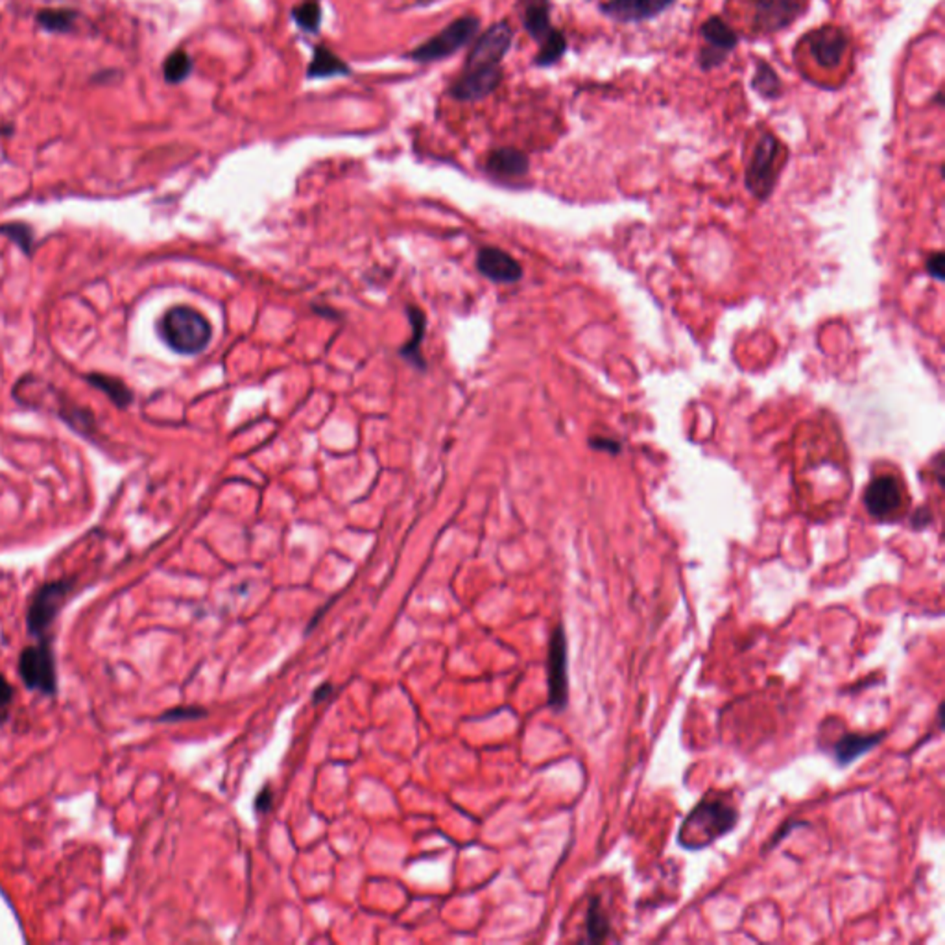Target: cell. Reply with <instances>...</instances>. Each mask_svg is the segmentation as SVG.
Segmentation results:
<instances>
[{
  "label": "cell",
  "instance_id": "obj_1",
  "mask_svg": "<svg viewBox=\"0 0 945 945\" xmlns=\"http://www.w3.org/2000/svg\"><path fill=\"white\" fill-rule=\"evenodd\" d=\"M738 820L735 807L715 796H706L689 812L678 833V844L687 849H702L727 835Z\"/></svg>",
  "mask_w": 945,
  "mask_h": 945
},
{
  "label": "cell",
  "instance_id": "obj_2",
  "mask_svg": "<svg viewBox=\"0 0 945 945\" xmlns=\"http://www.w3.org/2000/svg\"><path fill=\"white\" fill-rule=\"evenodd\" d=\"M159 333L172 351L180 355H196L209 346L213 327L209 320L196 309L178 305L162 314Z\"/></svg>",
  "mask_w": 945,
  "mask_h": 945
},
{
  "label": "cell",
  "instance_id": "obj_3",
  "mask_svg": "<svg viewBox=\"0 0 945 945\" xmlns=\"http://www.w3.org/2000/svg\"><path fill=\"white\" fill-rule=\"evenodd\" d=\"M750 35H772L789 28L807 8L809 0H729Z\"/></svg>",
  "mask_w": 945,
  "mask_h": 945
},
{
  "label": "cell",
  "instance_id": "obj_4",
  "mask_svg": "<svg viewBox=\"0 0 945 945\" xmlns=\"http://www.w3.org/2000/svg\"><path fill=\"white\" fill-rule=\"evenodd\" d=\"M849 35L838 26H820L800 43V56L820 72L838 74L849 56Z\"/></svg>",
  "mask_w": 945,
  "mask_h": 945
},
{
  "label": "cell",
  "instance_id": "obj_5",
  "mask_svg": "<svg viewBox=\"0 0 945 945\" xmlns=\"http://www.w3.org/2000/svg\"><path fill=\"white\" fill-rule=\"evenodd\" d=\"M521 3L524 30L540 43L536 63L542 67L556 63L567 51V41L565 35L551 24L549 0H521Z\"/></svg>",
  "mask_w": 945,
  "mask_h": 945
},
{
  "label": "cell",
  "instance_id": "obj_6",
  "mask_svg": "<svg viewBox=\"0 0 945 945\" xmlns=\"http://www.w3.org/2000/svg\"><path fill=\"white\" fill-rule=\"evenodd\" d=\"M783 164V146L777 137L764 132L757 137L752 148V157L746 169V185L757 198H766L779 176Z\"/></svg>",
  "mask_w": 945,
  "mask_h": 945
},
{
  "label": "cell",
  "instance_id": "obj_7",
  "mask_svg": "<svg viewBox=\"0 0 945 945\" xmlns=\"http://www.w3.org/2000/svg\"><path fill=\"white\" fill-rule=\"evenodd\" d=\"M480 28V21L473 15H466L445 26L440 33L425 41L410 58L416 61H438L466 47Z\"/></svg>",
  "mask_w": 945,
  "mask_h": 945
},
{
  "label": "cell",
  "instance_id": "obj_8",
  "mask_svg": "<svg viewBox=\"0 0 945 945\" xmlns=\"http://www.w3.org/2000/svg\"><path fill=\"white\" fill-rule=\"evenodd\" d=\"M514 30L508 23L489 26L477 41L468 56L466 69H501V61L510 51Z\"/></svg>",
  "mask_w": 945,
  "mask_h": 945
},
{
  "label": "cell",
  "instance_id": "obj_9",
  "mask_svg": "<svg viewBox=\"0 0 945 945\" xmlns=\"http://www.w3.org/2000/svg\"><path fill=\"white\" fill-rule=\"evenodd\" d=\"M549 706L554 711H563L569 702V676H567V637L561 625H558L549 643Z\"/></svg>",
  "mask_w": 945,
  "mask_h": 945
},
{
  "label": "cell",
  "instance_id": "obj_10",
  "mask_svg": "<svg viewBox=\"0 0 945 945\" xmlns=\"http://www.w3.org/2000/svg\"><path fill=\"white\" fill-rule=\"evenodd\" d=\"M700 33L704 39V47L698 54V60H700V65L706 70L722 65L738 43V35L720 17L708 19L700 28Z\"/></svg>",
  "mask_w": 945,
  "mask_h": 945
},
{
  "label": "cell",
  "instance_id": "obj_11",
  "mask_svg": "<svg viewBox=\"0 0 945 945\" xmlns=\"http://www.w3.org/2000/svg\"><path fill=\"white\" fill-rule=\"evenodd\" d=\"M19 672L30 689L52 694L56 690L54 657L49 646H30L21 653Z\"/></svg>",
  "mask_w": 945,
  "mask_h": 945
},
{
  "label": "cell",
  "instance_id": "obj_12",
  "mask_svg": "<svg viewBox=\"0 0 945 945\" xmlns=\"http://www.w3.org/2000/svg\"><path fill=\"white\" fill-rule=\"evenodd\" d=\"M69 589L67 582H52L33 595L28 609V628L33 635H41L52 625Z\"/></svg>",
  "mask_w": 945,
  "mask_h": 945
},
{
  "label": "cell",
  "instance_id": "obj_13",
  "mask_svg": "<svg viewBox=\"0 0 945 945\" xmlns=\"http://www.w3.org/2000/svg\"><path fill=\"white\" fill-rule=\"evenodd\" d=\"M501 69H464L453 88H450V95L457 100L466 102L482 100L497 89V86L501 84Z\"/></svg>",
  "mask_w": 945,
  "mask_h": 945
},
{
  "label": "cell",
  "instance_id": "obj_14",
  "mask_svg": "<svg viewBox=\"0 0 945 945\" xmlns=\"http://www.w3.org/2000/svg\"><path fill=\"white\" fill-rule=\"evenodd\" d=\"M674 3L676 0H607L600 10L613 21L641 23L663 14Z\"/></svg>",
  "mask_w": 945,
  "mask_h": 945
},
{
  "label": "cell",
  "instance_id": "obj_15",
  "mask_svg": "<svg viewBox=\"0 0 945 945\" xmlns=\"http://www.w3.org/2000/svg\"><path fill=\"white\" fill-rule=\"evenodd\" d=\"M866 510L877 517L886 519L901 506V486L894 477H877L870 482L865 493Z\"/></svg>",
  "mask_w": 945,
  "mask_h": 945
},
{
  "label": "cell",
  "instance_id": "obj_16",
  "mask_svg": "<svg viewBox=\"0 0 945 945\" xmlns=\"http://www.w3.org/2000/svg\"><path fill=\"white\" fill-rule=\"evenodd\" d=\"M480 273L496 283H515L523 277L521 264L505 250L482 248L477 257Z\"/></svg>",
  "mask_w": 945,
  "mask_h": 945
},
{
  "label": "cell",
  "instance_id": "obj_17",
  "mask_svg": "<svg viewBox=\"0 0 945 945\" xmlns=\"http://www.w3.org/2000/svg\"><path fill=\"white\" fill-rule=\"evenodd\" d=\"M885 737V731L874 733V735H858V733H848L842 735L838 741L833 745V757L838 766H849L858 757L868 754L876 746L881 745Z\"/></svg>",
  "mask_w": 945,
  "mask_h": 945
},
{
  "label": "cell",
  "instance_id": "obj_18",
  "mask_svg": "<svg viewBox=\"0 0 945 945\" xmlns=\"http://www.w3.org/2000/svg\"><path fill=\"white\" fill-rule=\"evenodd\" d=\"M487 171L501 178H519L528 171V159L515 148H499L489 153Z\"/></svg>",
  "mask_w": 945,
  "mask_h": 945
},
{
  "label": "cell",
  "instance_id": "obj_19",
  "mask_svg": "<svg viewBox=\"0 0 945 945\" xmlns=\"http://www.w3.org/2000/svg\"><path fill=\"white\" fill-rule=\"evenodd\" d=\"M408 316H410V323H412V338H410L403 349H401V355L410 362L414 364L416 367H425V358L422 355V342H423V337H425V325H427V320H425V314L423 310H420L418 307H408Z\"/></svg>",
  "mask_w": 945,
  "mask_h": 945
},
{
  "label": "cell",
  "instance_id": "obj_20",
  "mask_svg": "<svg viewBox=\"0 0 945 945\" xmlns=\"http://www.w3.org/2000/svg\"><path fill=\"white\" fill-rule=\"evenodd\" d=\"M611 931V925H609V916L607 913L604 911L602 907V901L598 895H593L589 899V905H588V913H586V941H591V943H600L607 938Z\"/></svg>",
  "mask_w": 945,
  "mask_h": 945
},
{
  "label": "cell",
  "instance_id": "obj_21",
  "mask_svg": "<svg viewBox=\"0 0 945 945\" xmlns=\"http://www.w3.org/2000/svg\"><path fill=\"white\" fill-rule=\"evenodd\" d=\"M88 383H91L95 388H98L102 394H106L118 408H126L134 395L132 392L128 390V386L122 383L120 379H115V377H109V375H102V374H91L88 375Z\"/></svg>",
  "mask_w": 945,
  "mask_h": 945
},
{
  "label": "cell",
  "instance_id": "obj_22",
  "mask_svg": "<svg viewBox=\"0 0 945 945\" xmlns=\"http://www.w3.org/2000/svg\"><path fill=\"white\" fill-rule=\"evenodd\" d=\"M349 72V69L325 47H318L309 65V78H329Z\"/></svg>",
  "mask_w": 945,
  "mask_h": 945
},
{
  "label": "cell",
  "instance_id": "obj_23",
  "mask_svg": "<svg viewBox=\"0 0 945 945\" xmlns=\"http://www.w3.org/2000/svg\"><path fill=\"white\" fill-rule=\"evenodd\" d=\"M755 74L752 79V86L757 93H761L764 98H777L782 95V81H779L777 74L770 65H766L763 60L755 61Z\"/></svg>",
  "mask_w": 945,
  "mask_h": 945
},
{
  "label": "cell",
  "instance_id": "obj_24",
  "mask_svg": "<svg viewBox=\"0 0 945 945\" xmlns=\"http://www.w3.org/2000/svg\"><path fill=\"white\" fill-rule=\"evenodd\" d=\"M190 70H192V60L185 51L172 52L162 67L164 79H167L169 84H180V81L189 78Z\"/></svg>",
  "mask_w": 945,
  "mask_h": 945
},
{
  "label": "cell",
  "instance_id": "obj_25",
  "mask_svg": "<svg viewBox=\"0 0 945 945\" xmlns=\"http://www.w3.org/2000/svg\"><path fill=\"white\" fill-rule=\"evenodd\" d=\"M76 21V14L67 8L60 10H41L37 14V23L49 32H69Z\"/></svg>",
  "mask_w": 945,
  "mask_h": 945
},
{
  "label": "cell",
  "instance_id": "obj_26",
  "mask_svg": "<svg viewBox=\"0 0 945 945\" xmlns=\"http://www.w3.org/2000/svg\"><path fill=\"white\" fill-rule=\"evenodd\" d=\"M0 233L6 235L8 238H12L17 246H21L24 254H32V246H33V236H32V229L24 224H6V226H0Z\"/></svg>",
  "mask_w": 945,
  "mask_h": 945
},
{
  "label": "cell",
  "instance_id": "obj_27",
  "mask_svg": "<svg viewBox=\"0 0 945 945\" xmlns=\"http://www.w3.org/2000/svg\"><path fill=\"white\" fill-rule=\"evenodd\" d=\"M292 15L296 23L307 32H316L320 26V6L316 3H303L301 6L294 8Z\"/></svg>",
  "mask_w": 945,
  "mask_h": 945
},
{
  "label": "cell",
  "instance_id": "obj_28",
  "mask_svg": "<svg viewBox=\"0 0 945 945\" xmlns=\"http://www.w3.org/2000/svg\"><path fill=\"white\" fill-rule=\"evenodd\" d=\"M208 713H205L201 708H178V709H172L169 713H164L162 717H159L161 722H178V720H192V718H199V717H205Z\"/></svg>",
  "mask_w": 945,
  "mask_h": 945
},
{
  "label": "cell",
  "instance_id": "obj_29",
  "mask_svg": "<svg viewBox=\"0 0 945 945\" xmlns=\"http://www.w3.org/2000/svg\"><path fill=\"white\" fill-rule=\"evenodd\" d=\"M272 803H273V794H272V789L266 785L255 798V811L257 812H268Z\"/></svg>",
  "mask_w": 945,
  "mask_h": 945
},
{
  "label": "cell",
  "instance_id": "obj_30",
  "mask_svg": "<svg viewBox=\"0 0 945 945\" xmlns=\"http://www.w3.org/2000/svg\"><path fill=\"white\" fill-rule=\"evenodd\" d=\"M796 826H800V821H796V820H789V821H787V824H783V826H782V829H779V831H777V833H775V835L772 837L770 844H766V849H772V848H775V846H777L779 842H782V838H785V837H787V835H789V833H791L792 829H796Z\"/></svg>",
  "mask_w": 945,
  "mask_h": 945
},
{
  "label": "cell",
  "instance_id": "obj_31",
  "mask_svg": "<svg viewBox=\"0 0 945 945\" xmlns=\"http://www.w3.org/2000/svg\"><path fill=\"white\" fill-rule=\"evenodd\" d=\"M927 270H929V273H931L932 277L941 279V277H943V255H941V254H934L932 257H929Z\"/></svg>",
  "mask_w": 945,
  "mask_h": 945
},
{
  "label": "cell",
  "instance_id": "obj_32",
  "mask_svg": "<svg viewBox=\"0 0 945 945\" xmlns=\"http://www.w3.org/2000/svg\"><path fill=\"white\" fill-rule=\"evenodd\" d=\"M333 690H335V689H333L331 683H321V685L314 690V696H312L314 704H321L323 700H327V698L333 694Z\"/></svg>",
  "mask_w": 945,
  "mask_h": 945
},
{
  "label": "cell",
  "instance_id": "obj_33",
  "mask_svg": "<svg viewBox=\"0 0 945 945\" xmlns=\"http://www.w3.org/2000/svg\"><path fill=\"white\" fill-rule=\"evenodd\" d=\"M12 685L0 676V706H6L12 700Z\"/></svg>",
  "mask_w": 945,
  "mask_h": 945
}]
</instances>
